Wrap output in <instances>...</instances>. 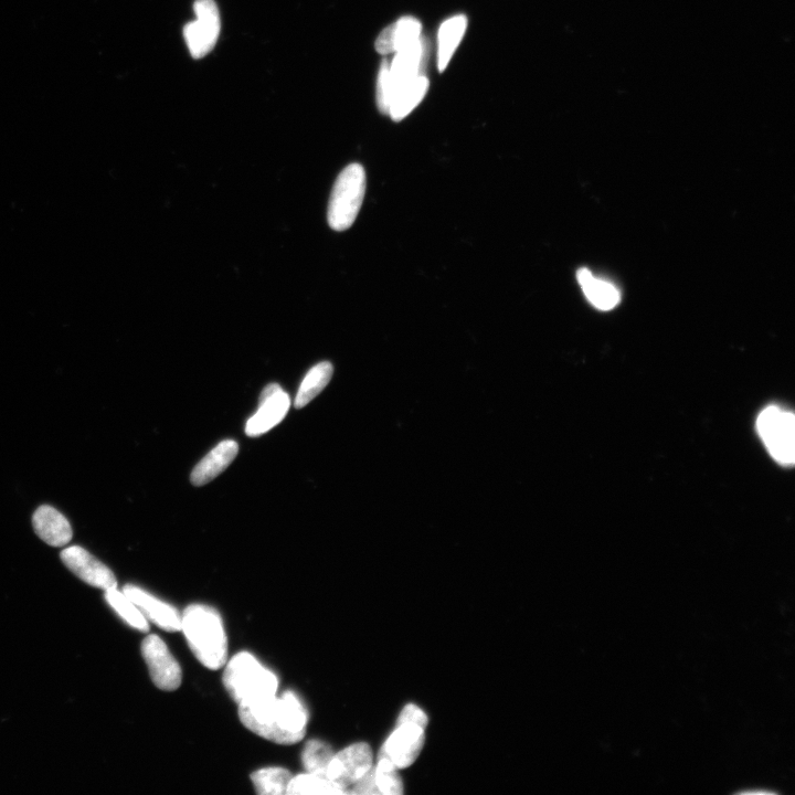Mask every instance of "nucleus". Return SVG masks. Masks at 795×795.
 Listing matches in <instances>:
<instances>
[{
    "instance_id": "obj_8",
    "label": "nucleus",
    "mask_w": 795,
    "mask_h": 795,
    "mask_svg": "<svg viewBox=\"0 0 795 795\" xmlns=\"http://www.w3.org/2000/svg\"><path fill=\"white\" fill-rule=\"evenodd\" d=\"M371 768H373V750L366 742H358L334 754L326 776L346 793V789L353 787Z\"/></svg>"
},
{
    "instance_id": "obj_20",
    "label": "nucleus",
    "mask_w": 795,
    "mask_h": 795,
    "mask_svg": "<svg viewBox=\"0 0 795 795\" xmlns=\"http://www.w3.org/2000/svg\"><path fill=\"white\" fill-rule=\"evenodd\" d=\"M105 600L131 628L141 632L150 631V625L136 604L118 588L105 591Z\"/></svg>"
},
{
    "instance_id": "obj_21",
    "label": "nucleus",
    "mask_w": 795,
    "mask_h": 795,
    "mask_svg": "<svg viewBox=\"0 0 795 795\" xmlns=\"http://www.w3.org/2000/svg\"><path fill=\"white\" fill-rule=\"evenodd\" d=\"M291 772L280 767L263 768L251 775L254 789L261 795H282L288 792Z\"/></svg>"
},
{
    "instance_id": "obj_9",
    "label": "nucleus",
    "mask_w": 795,
    "mask_h": 795,
    "mask_svg": "<svg viewBox=\"0 0 795 795\" xmlns=\"http://www.w3.org/2000/svg\"><path fill=\"white\" fill-rule=\"evenodd\" d=\"M60 556L62 563L87 585L104 591L118 588L113 571L86 549L71 546L62 550Z\"/></svg>"
},
{
    "instance_id": "obj_12",
    "label": "nucleus",
    "mask_w": 795,
    "mask_h": 795,
    "mask_svg": "<svg viewBox=\"0 0 795 795\" xmlns=\"http://www.w3.org/2000/svg\"><path fill=\"white\" fill-rule=\"evenodd\" d=\"M123 592L136 604L146 620L167 632L182 631V614L171 604L133 585L125 586Z\"/></svg>"
},
{
    "instance_id": "obj_22",
    "label": "nucleus",
    "mask_w": 795,
    "mask_h": 795,
    "mask_svg": "<svg viewBox=\"0 0 795 795\" xmlns=\"http://www.w3.org/2000/svg\"><path fill=\"white\" fill-rule=\"evenodd\" d=\"M334 756L332 747L322 740L306 742L302 752V765L306 772L326 776L328 765Z\"/></svg>"
},
{
    "instance_id": "obj_7",
    "label": "nucleus",
    "mask_w": 795,
    "mask_h": 795,
    "mask_svg": "<svg viewBox=\"0 0 795 795\" xmlns=\"http://www.w3.org/2000/svg\"><path fill=\"white\" fill-rule=\"evenodd\" d=\"M142 655L157 688L165 692H174L182 685V669L158 635L146 636L142 643Z\"/></svg>"
},
{
    "instance_id": "obj_15",
    "label": "nucleus",
    "mask_w": 795,
    "mask_h": 795,
    "mask_svg": "<svg viewBox=\"0 0 795 795\" xmlns=\"http://www.w3.org/2000/svg\"><path fill=\"white\" fill-rule=\"evenodd\" d=\"M239 445L232 440L222 441L212 450L207 457L201 460L190 475V481L195 486H203L224 472L236 459Z\"/></svg>"
},
{
    "instance_id": "obj_14",
    "label": "nucleus",
    "mask_w": 795,
    "mask_h": 795,
    "mask_svg": "<svg viewBox=\"0 0 795 795\" xmlns=\"http://www.w3.org/2000/svg\"><path fill=\"white\" fill-rule=\"evenodd\" d=\"M36 534L52 547H65L72 539V528L68 519L56 508L44 505L38 508L33 517Z\"/></svg>"
},
{
    "instance_id": "obj_27",
    "label": "nucleus",
    "mask_w": 795,
    "mask_h": 795,
    "mask_svg": "<svg viewBox=\"0 0 795 795\" xmlns=\"http://www.w3.org/2000/svg\"><path fill=\"white\" fill-rule=\"evenodd\" d=\"M402 724L416 725L426 729L429 724V718L420 707L409 704L400 713L398 725Z\"/></svg>"
},
{
    "instance_id": "obj_11",
    "label": "nucleus",
    "mask_w": 795,
    "mask_h": 795,
    "mask_svg": "<svg viewBox=\"0 0 795 795\" xmlns=\"http://www.w3.org/2000/svg\"><path fill=\"white\" fill-rule=\"evenodd\" d=\"M424 730L416 725L402 724L392 733L379 756L387 758L398 769L413 765L421 754L426 741Z\"/></svg>"
},
{
    "instance_id": "obj_29",
    "label": "nucleus",
    "mask_w": 795,
    "mask_h": 795,
    "mask_svg": "<svg viewBox=\"0 0 795 795\" xmlns=\"http://www.w3.org/2000/svg\"><path fill=\"white\" fill-rule=\"evenodd\" d=\"M354 789L348 793L355 794H379L375 782L374 768H371L366 775L354 784Z\"/></svg>"
},
{
    "instance_id": "obj_3",
    "label": "nucleus",
    "mask_w": 795,
    "mask_h": 795,
    "mask_svg": "<svg viewBox=\"0 0 795 795\" xmlns=\"http://www.w3.org/2000/svg\"><path fill=\"white\" fill-rule=\"evenodd\" d=\"M222 682L239 706L256 704L277 695L279 678L249 652L233 656Z\"/></svg>"
},
{
    "instance_id": "obj_13",
    "label": "nucleus",
    "mask_w": 795,
    "mask_h": 795,
    "mask_svg": "<svg viewBox=\"0 0 795 795\" xmlns=\"http://www.w3.org/2000/svg\"><path fill=\"white\" fill-rule=\"evenodd\" d=\"M426 47V41L421 38L416 44L396 52L395 59L390 63L392 95L400 87L423 74Z\"/></svg>"
},
{
    "instance_id": "obj_18",
    "label": "nucleus",
    "mask_w": 795,
    "mask_h": 795,
    "mask_svg": "<svg viewBox=\"0 0 795 795\" xmlns=\"http://www.w3.org/2000/svg\"><path fill=\"white\" fill-rule=\"evenodd\" d=\"M468 29V17L464 15L453 16L444 21L438 34V68L443 72L457 51Z\"/></svg>"
},
{
    "instance_id": "obj_17",
    "label": "nucleus",
    "mask_w": 795,
    "mask_h": 795,
    "mask_svg": "<svg viewBox=\"0 0 795 795\" xmlns=\"http://www.w3.org/2000/svg\"><path fill=\"white\" fill-rule=\"evenodd\" d=\"M429 87V79L424 73L400 87L392 95L388 114L390 118L395 122L406 119L426 97Z\"/></svg>"
},
{
    "instance_id": "obj_6",
    "label": "nucleus",
    "mask_w": 795,
    "mask_h": 795,
    "mask_svg": "<svg viewBox=\"0 0 795 795\" xmlns=\"http://www.w3.org/2000/svg\"><path fill=\"white\" fill-rule=\"evenodd\" d=\"M196 20L186 25L184 36L190 55L201 59L215 48L221 30L220 14L215 0H196Z\"/></svg>"
},
{
    "instance_id": "obj_25",
    "label": "nucleus",
    "mask_w": 795,
    "mask_h": 795,
    "mask_svg": "<svg viewBox=\"0 0 795 795\" xmlns=\"http://www.w3.org/2000/svg\"><path fill=\"white\" fill-rule=\"evenodd\" d=\"M394 27L396 52L416 44L422 38V25L417 18L402 17Z\"/></svg>"
},
{
    "instance_id": "obj_10",
    "label": "nucleus",
    "mask_w": 795,
    "mask_h": 795,
    "mask_svg": "<svg viewBox=\"0 0 795 795\" xmlns=\"http://www.w3.org/2000/svg\"><path fill=\"white\" fill-rule=\"evenodd\" d=\"M291 407L288 394L277 384H270L263 389L259 400V410L248 422L246 432L249 437L256 438L267 433L285 418Z\"/></svg>"
},
{
    "instance_id": "obj_4",
    "label": "nucleus",
    "mask_w": 795,
    "mask_h": 795,
    "mask_svg": "<svg viewBox=\"0 0 795 795\" xmlns=\"http://www.w3.org/2000/svg\"><path fill=\"white\" fill-rule=\"evenodd\" d=\"M366 193V173L362 165L352 164L339 174L328 206V224L336 231L354 225Z\"/></svg>"
},
{
    "instance_id": "obj_16",
    "label": "nucleus",
    "mask_w": 795,
    "mask_h": 795,
    "mask_svg": "<svg viewBox=\"0 0 795 795\" xmlns=\"http://www.w3.org/2000/svg\"><path fill=\"white\" fill-rule=\"evenodd\" d=\"M577 280L588 301L601 311H611L621 302L620 291L613 284L598 279L588 269L577 272Z\"/></svg>"
},
{
    "instance_id": "obj_28",
    "label": "nucleus",
    "mask_w": 795,
    "mask_h": 795,
    "mask_svg": "<svg viewBox=\"0 0 795 795\" xmlns=\"http://www.w3.org/2000/svg\"><path fill=\"white\" fill-rule=\"evenodd\" d=\"M375 48L380 55H390V53H396L394 24H391L381 31L375 42Z\"/></svg>"
},
{
    "instance_id": "obj_26",
    "label": "nucleus",
    "mask_w": 795,
    "mask_h": 795,
    "mask_svg": "<svg viewBox=\"0 0 795 795\" xmlns=\"http://www.w3.org/2000/svg\"><path fill=\"white\" fill-rule=\"evenodd\" d=\"M391 98L392 83L390 78V63L388 60H384L379 69L376 91L377 106L381 113L385 115L389 114Z\"/></svg>"
},
{
    "instance_id": "obj_24",
    "label": "nucleus",
    "mask_w": 795,
    "mask_h": 795,
    "mask_svg": "<svg viewBox=\"0 0 795 795\" xmlns=\"http://www.w3.org/2000/svg\"><path fill=\"white\" fill-rule=\"evenodd\" d=\"M375 782L379 794L401 795L404 794V782L399 775L398 768L387 758L379 756L377 767L374 768Z\"/></svg>"
},
{
    "instance_id": "obj_2",
    "label": "nucleus",
    "mask_w": 795,
    "mask_h": 795,
    "mask_svg": "<svg viewBox=\"0 0 795 795\" xmlns=\"http://www.w3.org/2000/svg\"><path fill=\"white\" fill-rule=\"evenodd\" d=\"M182 631L190 650L207 669L218 671L228 660V638L219 612L206 604H192L182 614Z\"/></svg>"
},
{
    "instance_id": "obj_23",
    "label": "nucleus",
    "mask_w": 795,
    "mask_h": 795,
    "mask_svg": "<svg viewBox=\"0 0 795 795\" xmlns=\"http://www.w3.org/2000/svg\"><path fill=\"white\" fill-rule=\"evenodd\" d=\"M327 776L302 773L292 777L286 794H344Z\"/></svg>"
},
{
    "instance_id": "obj_19",
    "label": "nucleus",
    "mask_w": 795,
    "mask_h": 795,
    "mask_svg": "<svg viewBox=\"0 0 795 795\" xmlns=\"http://www.w3.org/2000/svg\"><path fill=\"white\" fill-rule=\"evenodd\" d=\"M334 368L331 363L323 362L314 366L303 380L296 395L294 406L296 409L304 408L330 384Z\"/></svg>"
},
{
    "instance_id": "obj_1",
    "label": "nucleus",
    "mask_w": 795,
    "mask_h": 795,
    "mask_svg": "<svg viewBox=\"0 0 795 795\" xmlns=\"http://www.w3.org/2000/svg\"><path fill=\"white\" fill-rule=\"evenodd\" d=\"M239 718L252 733L279 745L298 744L306 734L309 712L292 691L239 706Z\"/></svg>"
},
{
    "instance_id": "obj_5",
    "label": "nucleus",
    "mask_w": 795,
    "mask_h": 795,
    "mask_svg": "<svg viewBox=\"0 0 795 795\" xmlns=\"http://www.w3.org/2000/svg\"><path fill=\"white\" fill-rule=\"evenodd\" d=\"M759 436L771 457L783 465H791L795 458L793 413L778 407H769L760 413L757 421Z\"/></svg>"
}]
</instances>
